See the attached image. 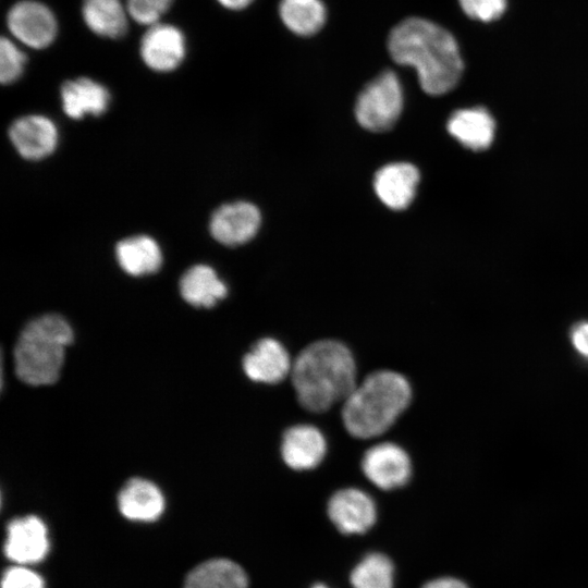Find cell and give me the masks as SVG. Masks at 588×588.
Segmentation results:
<instances>
[{"label":"cell","mask_w":588,"mask_h":588,"mask_svg":"<svg viewBox=\"0 0 588 588\" xmlns=\"http://www.w3.org/2000/svg\"><path fill=\"white\" fill-rule=\"evenodd\" d=\"M418 183L419 172L416 167L407 162H394L376 173L373 187L387 207L403 210L413 201Z\"/></svg>","instance_id":"cell-15"},{"label":"cell","mask_w":588,"mask_h":588,"mask_svg":"<svg viewBox=\"0 0 588 588\" xmlns=\"http://www.w3.org/2000/svg\"><path fill=\"white\" fill-rule=\"evenodd\" d=\"M290 355L275 339L257 341L243 358L245 375L255 382L279 383L292 370Z\"/></svg>","instance_id":"cell-13"},{"label":"cell","mask_w":588,"mask_h":588,"mask_svg":"<svg viewBox=\"0 0 588 588\" xmlns=\"http://www.w3.org/2000/svg\"><path fill=\"white\" fill-rule=\"evenodd\" d=\"M49 551V532L41 518L27 515L8 523L3 544L8 560L19 565H34L44 561Z\"/></svg>","instance_id":"cell-7"},{"label":"cell","mask_w":588,"mask_h":588,"mask_svg":"<svg viewBox=\"0 0 588 588\" xmlns=\"http://www.w3.org/2000/svg\"><path fill=\"white\" fill-rule=\"evenodd\" d=\"M1 588H46L44 578L27 565L8 567L1 579Z\"/></svg>","instance_id":"cell-28"},{"label":"cell","mask_w":588,"mask_h":588,"mask_svg":"<svg viewBox=\"0 0 588 588\" xmlns=\"http://www.w3.org/2000/svg\"><path fill=\"white\" fill-rule=\"evenodd\" d=\"M388 50L397 64L416 70L421 88L432 96L452 90L464 70L454 36L426 19L399 23L389 35Z\"/></svg>","instance_id":"cell-1"},{"label":"cell","mask_w":588,"mask_h":588,"mask_svg":"<svg viewBox=\"0 0 588 588\" xmlns=\"http://www.w3.org/2000/svg\"><path fill=\"white\" fill-rule=\"evenodd\" d=\"M261 222L258 208L248 201H235L219 207L210 219L213 238L226 246L242 245L257 233Z\"/></svg>","instance_id":"cell-10"},{"label":"cell","mask_w":588,"mask_h":588,"mask_svg":"<svg viewBox=\"0 0 588 588\" xmlns=\"http://www.w3.org/2000/svg\"><path fill=\"white\" fill-rule=\"evenodd\" d=\"M394 568L391 560L381 553L366 555L352 571L354 588H393Z\"/></svg>","instance_id":"cell-24"},{"label":"cell","mask_w":588,"mask_h":588,"mask_svg":"<svg viewBox=\"0 0 588 588\" xmlns=\"http://www.w3.org/2000/svg\"><path fill=\"white\" fill-rule=\"evenodd\" d=\"M422 588H469L464 581L454 577H440L428 581Z\"/></svg>","instance_id":"cell-30"},{"label":"cell","mask_w":588,"mask_h":588,"mask_svg":"<svg viewBox=\"0 0 588 588\" xmlns=\"http://www.w3.org/2000/svg\"><path fill=\"white\" fill-rule=\"evenodd\" d=\"M10 139L25 159H44L57 147L58 130L53 121L40 114L24 115L9 128Z\"/></svg>","instance_id":"cell-12"},{"label":"cell","mask_w":588,"mask_h":588,"mask_svg":"<svg viewBox=\"0 0 588 588\" xmlns=\"http://www.w3.org/2000/svg\"><path fill=\"white\" fill-rule=\"evenodd\" d=\"M327 443L321 431L311 425L289 428L281 442L284 463L295 470L313 469L321 463Z\"/></svg>","instance_id":"cell-14"},{"label":"cell","mask_w":588,"mask_h":588,"mask_svg":"<svg viewBox=\"0 0 588 588\" xmlns=\"http://www.w3.org/2000/svg\"><path fill=\"white\" fill-rule=\"evenodd\" d=\"M25 53L8 37L0 40V81L12 84L23 74L26 64Z\"/></svg>","instance_id":"cell-25"},{"label":"cell","mask_w":588,"mask_h":588,"mask_svg":"<svg viewBox=\"0 0 588 588\" xmlns=\"http://www.w3.org/2000/svg\"><path fill=\"white\" fill-rule=\"evenodd\" d=\"M569 341L576 354L588 360V321H579L572 327Z\"/></svg>","instance_id":"cell-29"},{"label":"cell","mask_w":588,"mask_h":588,"mask_svg":"<svg viewBox=\"0 0 588 588\" xmlns=\"http://www.w3.org/2000/svg\"><path fill=\"white\" fill-rule=\"evenodd\" d=\"M464 13L481 22L495 21L506 9V0H458Z\"/></svg>","instance_id":"cell-27"},{"label":"cell","mask_w":588,"mask_h":588,"mask_svg":"<svg viewBox=\"0 0 588 588\" xmlns=\"http://www.w3.org/2000/svg\"><path fill=\"white\" fill-rule=\"evenodd\" d=\"M411 399L412 389L404 376L392 370L375 371L345 399L344 427L358 439L380 436L405 411Z\"/></svg>","instance_id":"cell-3"},{"label":"cell","mask_w":588,"mask_h":588,"mask_svg":"<svg viewBox=\"0 0 588 588\" xmlns=\"http://www.w3.org/2000/svg\"><path fill=\"white\" fill-rule=\"evenodd\" d=\"M403 109V88L393 71H384L358 95L355 105L357 122L371 132L391 128Z\"/></svg>","instance_id":"cell-5"},{"label":"cell","mask_w":588,"mask_h":588,"mask_svg":"<svg viewBox=\"0 0 588 588\" xmlns=\"http://www.w3.org/2000/svg\"><path fill=\"white\" fill-rule=\"evenodd\" d=\"M60 91L63 111L74 120L85 115L98 117L107 111L110 103L106 86L89 77L65 81Z\"/></svg>","instance_id":"cell-17"},{"label":"cell","mask_w":588,"mask_h":588,"mask_svg":"<svg viewBox=\"0 0 588 588\" xmlns=\"http://www.w3.org/2000/svg\"><path fill=\"white\" fill-rule=\"evenodd\" d=\"M222 7L230 10H242L248 7L254 0H217Z\"/></svg>","instance_id":"cell-31"},{"label":"cell","mask_w":588,"mask_h":588,"mask_svg":"<svg viewBox=\"0 0 588 588\" xmlns=\"http://www.w3.org/2000/svg\"><path fill=\"white\" fill-rule=\"evenodd\" d=\"M7 26L13 37L33 49L50 46L58 34L53 12L40 1L22 0L13 4L7 14Z\"/></svg>","instance_id":"cell-6"},{"label":"cell","mask_w":588,"mask_h":588,"mask_svg":"<svg viewBox=\"0 0 588 588\" xmlns=\"http://www.w3.org/2000/svg\"><path fill=\"white\" fill-rule=\"evenodd\" d=\"M139 53L147 68L167 73L177 69L186 54V40L183 32L167 23L148 26L140 39Z\"/></svg>","instance_id":"cell-8"},{"label":"cell","mask_w":588,"mask_h":588,"mask_svg":"<svg viewBox=\"0 0 588 588\" xmlns=\"http://www.w3.org/2000/svg\"><path fill=\"white\" fill-rule=\"evenodd\" d=\"M311 588H328V587L323 584H316Z\"/></svg>","instance_id":"cell-32"},{"label":"cell","mask_w":588,"mask_h":588,"mask_svg":"<svg viewBox=\"0 0 588 588\" xmlns=\"http://www.w3.org/2000/svg\"><path fill=\"white\" fill-rule=\"evenodd\" d=\"M179 287L183 299L196 307H212L228 293L225 283L207 265L188 268L183 273Z\"/></svg>","instance_id":"cell-19"},{"label":"cell","mask_w":588,"mask_h":588,"mask_svg":"<svg viewBox=\"0 0 588 588\" xmlns=\"http://www.w3.org/2000/svg\"><path fill=\"white\" fill-rule=\"evenodd\" d=\"M73 340L70 323L60 315L47 314L30 320L14 346L16 376L30 385L54 383L60 377L66 347Z\"/></svg>","instance_id":"cell-4"},{"label":"cell","mask_w":588,"mask_h":588,"mask_svg":"<svg viewBox=\"0 0 588 588\" xmlns=\"http://www.w3.org/2000/svg\"><path fill=\"white\" fill-rule=\"evenodd\" d=\"M118 507L130 520L150 523L162 515L166 501L157 485L144 478H132L118 494Z\"/></svg>","instance_id":"cell-16"},{"label":"cell","mask_w":588,"mask_h":588,"mask_svg":"<svg viewBox=\"0 0 588 588\" xmlns=\"http://www.w3.org/2000/svg\"><path fill=\"white\" fill-rule=\"evenodd\" d=\"M279 13L283 24L299 36L318 33L327 19L321 0H281Z\"/></svg>","instance_id":"cell-23"},{"label":"cell","mask_w":588,"mask_h":588,"mask_svg":"<svg viewBox=\"0 0 588 588\" xmlns=\"http://www.w3.org/2000/svg\"><path fill=\"white\" fill-rule=\"evenodd\" d=\"M173 0H125L128 15L136 23L150 26L159 23Z\"/></svg>","instance_id":"cell-26"},{"label":"cell","mask_w":588,"mask_h":588,"mask_svg":"<svg viewBox=\"0 0 588 588\" xmlns=\"http://www.w3.org/2000/svg\"><path fill=\"white\" fill-rule=\"evenodd\" d=\"M328 515L344 534H363L376 522L373 500L366 492L346 488L336 491L329 500Z\"/></svg>","instance_id":"cell-11"},{"label":"cell","mask_w":588,"mask_h":588,"mask_svg":"<svg viewBox=\"0 0 588 588\" xmlns=\"http://www.w3.org/2000/svg\"><path fill=\"white\" fill-rule=\"evenodd\" d=\"M362 469L375 486L382 490H392L408 481L412 464L407 453L400 445L383 442L365 452Z\"/></svg>","instance_id":"cell-9"},{"label":"cell","mask_w":588,"mask_h":588,"mask_svg":"<svg viewBox=\"0 0 588 588\" xmlns=\"http://www.w3.org/2000/svg\"><path fill=\"white\" fill-rule=\"evenodd\" d=\"M291 376L298 402L315 413L345 401L357 384L354 356L335 340L306 346L293 363Z\"/></svg>","instance_id":"cell-2"},{"label":"cell","mask_w":588,"mask_h":588,"mask_svg":"<svg viewBox=\"0 0 588 588\" xmlns=\"http://www.w3.org/2000/svg\"><path fill=\"white\" fill-rule=\"evenodd\" d=\"M115 257L120 267L133 277L155 273L162 264L161 249L148 235L122 240L115 247Z\"/></svg>","instance_id":"cell-20"},{"label":"cell","mask_w":588,"mask_h":588,"mask_svg":"<svg viewBox=\"0 0 588 588\" xmlns=\"http://www.w3.org/2000/svg\"><path fill=\"white\" fill-rule=\"evenodd\" d=\"M244 569L228 559H211L195 566L186 576L183 588H247Z\"/></svg>","instance_id":"cell-22"},{"label":"cell","mask_w":588,"mask_h":588,"mask_svg":"<svg viewBox=\"0 0 588 588\" xmlns=\"http://www.w3.org/2000/svg\"><path fill=\"white\" fill-rule=\"evenodd\" d=\"M82 16L94 34L111 39L125 35L130 17L121 0H83Z\"/></svg>","instance_id":"cell-21"},{"label":"cell","mask_w":588,"mask_h":588,"mask_svg":"<svg viewBox=\"0 0 588 588\" xmlns=\"http://www.w3.org/2000/svg\"><path fill=\"white\" fill-rule=\"evenodd\" d=\"M446 128L464 147L480 151L491 145L495 123L488 110L474 107L454 111L448 120Z\"/></svg>","instance_id":"cell-18"}]
</instances>
